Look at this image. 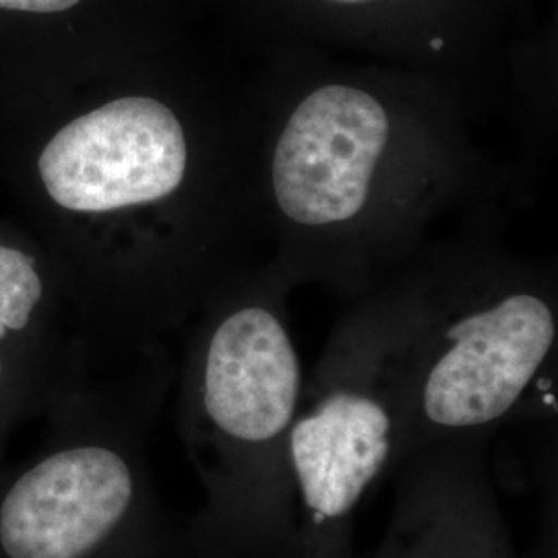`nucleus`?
Listing matches in <instances>:
<instances>
[{
	"mask_svg": "<svg viewBox=\"0 0 558 558\" xmlns=\"http://www.w3.org/2000/svg\"><path fill=\"white\" fill-rule=\"evenodd\" d=\"M195 166L191 119L161 89L87 85L0 129V180L87 345L179 315Z\"/></svg>",
	"mask_w": 558,
	"mask_h": 558,
	"instance_id": "nucleus-1",
	"label": "nucleus"
},
{
	"mask_svg": "<svg viewBox=\"0 0 558 558\" xmlns=\"http://www.w3.org/2000/svg\"><path fill=\"white\" fill-rule=\"evenodd\" d=\"M304 391L278 308L230 304L203 327L180 391L179 426L203 486L184 527L195 558H294L288 440Z\"/></svg>",
	"mask_w": 558,
	"mask_h": 558,
	"instance_id": "nucleus-2",
	"label": "nucleus"
},
{
	"mask_svg": "<svg viewBox=\"0 0 558 558\" xmlns=\"http://www.w3.org/2000/svg\"><path fill=\"white\" fill-rule=\"evenodd\" d=\"M158 405L149 379L73 380L44 414L40 449L0 465V558H195L149 474Z\"/></svg>",
	"mask_w": 558,
	"mask_h": 558,
	"instance_id": "nucleus-3",
	"label": "nucleus"
},
{
	"mask_svg": "<svg viewBox=\"0 0 558 558\" xmlns=\"http://www.w3.org/2000/svg\"><path fill=\"white\" fill-rule=\"evenodd\" d=\"M414 320L348 329L302 391L288 440L294 558H356L360 505L401 458Z\"/></svg>",
	"mask_w": 558,
	"mask_h": 558,
	"instance_id": "nucleus-4",
	"label": "nucleus"
},
{
	"mask_svg": "<svg viewBox=\"0 0 558 558\" xmlns=\"http://www.w3.org/2000/svg\"><path fill=\"white\" fill-rule=\"evenodd\" d=\"M555 341V306L530 290L472 304L437 329L414 320L401 458L439 440L488 435L513 416Z\"/></svg>",
	"mask_w": 558,
	"mask_h": 558,
	"instance_id": "nucleus-5",
	"label": "nucleus"
},
{
	"mask_svg": "<svg viewBox=\"0 0 558 558\" xmlns=\"http://www.w3.org/2000/svg\"><path fill=\"white\" fill-rule=\"evenodd\" d=\"M389 129L385 106L364 89L336 83L308 94L274 149L281 214L306 228L354 220L371 197Z\"/></svg>",
	"mask_w": 558,
	"mask_h": 558,
	"instance_id": "nucleus-6",
	"label": "nucleus"
},
{
	"mask_svg": "<svg viewBox=\"0 0 558 558\" xmlns=\"http://www.w3.org/2000/svg\"><path fill=\"white\" fill-rule=\"evenodd\" d=\"M389 476L391 518L360 558H521L488 472L486 435L420 447Z\"/></svg>",
	"mask_w": 558,
	"mask_h": 558,
	"instance_id": "nucleus-7",
	"label": "nucleus"
},
{
	"mask_svg": "<svg viewBox=\"0 0 558 558\" xmlns=\"http://www.w3.org/2000/svg\"><path fill=\"white\" fill-rule=\"evenodd\" d=\"M0 345L87 356L59 269L20 220H0Z\"/></svg>",
	"mask_w": 558,
	"mask_h": 558,
	"instance_id": "nucleus-8",
	"label": "nucleus"
},
{
	"mask_svg": "<svg viewBox=\"0 0 558 558\" xmlns=\"http://www.w3.org/2000/svg\"><path fill=\"white\" fill-rule=\"evenodd\" d=\"M87 356H44L0 345V465L7 440L23 422L44 416L85 373Z\"/></svg>",
	"mask_w": 558,
	"mask_h": 558,
	"instance_id": "nucleus-9",
	"label": "nucleus"
},
{
	"mask_svg": "<svg viewBox=\"0 0 558 558\" xmlns=\"http://www.w3.org/2000/svg\"><path fill=\"white\" fill-rule=\"evenodd\" d=\"M87 0H0V17L15 23H48L64 20Z\"/></svg>",
	"mask_w": 558,
	"mask_h": 558,
	"instance_id": "nucleus-10",
	"label": "nucleus"
},
{
	"mask_svg": "<svg viewBox=\"0 0 558 558\" xmlns=\"http://www.w3.org/2000/svg\"><path fill=\"white\" fill-rule=\"evenodd\" d=\"M341 2H354V0H341Z\"/></svg>",
	"mask_w": 558,
	"mask_h": 558,
	"instance_id": "nucleus-11",
	"label": "nucleus"
}]
</instances>
